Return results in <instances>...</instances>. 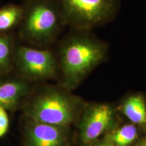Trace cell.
<instances>
[{"instance_id": "cell-1", "label": "cell", "mask_w": 146, "mask_h": 146, "mask_svg": "<svg viewBox=\"0 0 146 146\" xmlns=\"http://www.w3.org/2000/svg\"><path fill=\"white\" fill-rule=\"evenodd\" d=\"M109 44L91 31L70 29L58 40L56 53L60 85L72 91L106 59Z\"/></svg>"}, {"instance_id": "cell-2", "label": "cell", "mask_w": 146, "mask_h": 146, "mask_svg": "<svg viewBox=\"0 0 146 146\" xmlns=\"http://www.w3.org/2000/svg\"><path fill=\"white\" fill-rule=\"evenodd\" d=\"M87 104L59 85L36 94L24 109L27 119L70 128L78 123Z\"/></svg>"}, {"instance_id": "cell-3", "label": "cell", "mask_w": 146, "mask_h": 146, "mask_svg": "<svg viewBox=\"0 0 146 146\" xmlns=\"http://www.w3.org/2000/svg\"><path fill=\"white\" fill-rule=\"evenodd\" d=\"M21 37L27 44L49 48L67 27L58 0H25Z\"/></svg>"}, {"instance_id": "cell-4", "label": "cell", "mask_w": 146, "mask_h": 146, "mask_svg": "<svg viewBox=\"0 0 146 146\" xmlns=\"http://www.w3.org/2000/svg\"><path fill=\"white\" fill-rule=\"evenodd\" d=\"M67 27L91 31L114 21L120 0H58Z\"/></svg>"}, {"instance_id": "cell-5", "label": "cell", "mask_w": 146, "mask_h": 146, "mask_svg": "<svg viewBox=\"0 0 146 146\" xmlns=\"http://www.w3.org/2000/svg\"><path fill=\"white\" fill-rule=\"evenodd\" d=\"M14 61L21 78L29 83L58 76L56 53L50 48L22 45L15 50Z\"/></svg>"}, {"instance_id": "cell-6", "label": "cell", "mask_w": 146, "mask_h": 146, "mask_svg": "<svg viewBox=\"0 0 146 146\" xmlns=\"http://www.w3.org/2000/svg\"><path fill=\"white\" fill-rule=\"evenodd\" d=\"M116 109L109 104H87L78 120V141L91 146L115 128Z\"/></svg>"}, {"instance_id": "cell-7", "label": "cell", "mask_w": 146, "mask_h": 146, "mask_svg": "<svg viewBox=\"0 0 146 146\" xmlns=\"http://www.w3.org/2000/svg\"><path fill=\"white\" fill-rule=\"evenodd\" d=\"M70 141V128L27 119L24 146H68Z\"/></svg>"}, {"instance_id": "cell-8", "label": "cell", "mask_w": 146, "mask_h": 146, "mask_svg": "<svg viewBox=\"0 0 146 146\" xmlns=\"http://www.w3.org/2000/svg\"><path fill=\"white\" fill-rule=\"evenodd\" d=\"M31 91L30 83L20 77L0 83V107L14 110Z\"/></svg>"}, {"instance_id": "cell-9", "label": "cell", "mask_w": 146, "mask_h": 146, "mask_svg": "<svg viewBox=\"0 0 146 146\" xmlns=\"http://www.w3.org/2000/svg\"><path fill=\"white\" fill-rule=\"evenodd\" d=\"M123 114L131 122L142 129H146V100L141 93L127 96L121 106Z\"/></svg>"}, {"instance_id": "cell-10", "label": "cell", "mask_w": 146, "mask_h": 146, "mask_svg": "<svg viewBox=\"0 0 146 146\" xmlns=\"http://www.w3.org/2000/svg\"><path fill=\"white\" fill-rule=\"evenodd\" d=\"M23 13V5L9 4L0 8V34L21 25Z\"/></svg>"}, {"instance_id": "cell-11", "label": "cell", "mask_w": 146, "mask_h": 146, "mask_svg": "<svg viewBox=\"0 0 146 146\" xmlns=\"http://www.w3.org/2000/svg\"><path fill=\"white\" fill-rule=\"evenodd\" d=\"M107 134L114 146H131L138 139L139 130L137 126L131 123L114 128Z\"/></svg>"}, {"instance_id": "cell-12", "label": "cell", "mask_w": 146, "mask_h": 146, "mask_svg": "<svg viewBox=\"0 0 146 146\" xmlns=\"http://www.w3.org/2000/svg\"><path fill=\"white\" fill-rule=\"evenodd\" d=\"M14 51L10 38L0 34V72H5L14 61Z\"/></svg>"}, {"instance_id": "cell-13", "label": "cell", "mask_w": 146, "mask_h": 146, "mask_svg": "<svg viewBox=\"0 0 146 146\" xmlns=\"http://www.w3.org/2000/svg\"><path fill=\"white\" fill-rule=\"evenodd\" d=\"M10 121L7 110L0 107V137H3L8 131Z\"/></svg>"}, {"instance_id": "cell-14", "label": "cell", "mask_w": 146, "mask_h": 146, "mask_svg": "<svg viewBox=\"0 0 146 146\" xmlns=\"http://www.w3.org/2000/svg\"><path fill=\"white\" fill-rule=\"evenodd\" d=\"M91 146H114V145L106 133V134L104 135L103 138L98 140Z\"/></svg>"}, {"instance_id": "cell-15", "label": "cell", "mask_w": 146, "mask_h": 146, "mask_svg": "<svg viewBox=\"0 0 146 146\" xmlns=\"http://www.w3.org/2000/svg\"><path fill=\"white\" fill-rule=\"evenodd\" d=\"M134 146H146V135L137 141L135 143Z\"/></svg>"}]
</instances>
